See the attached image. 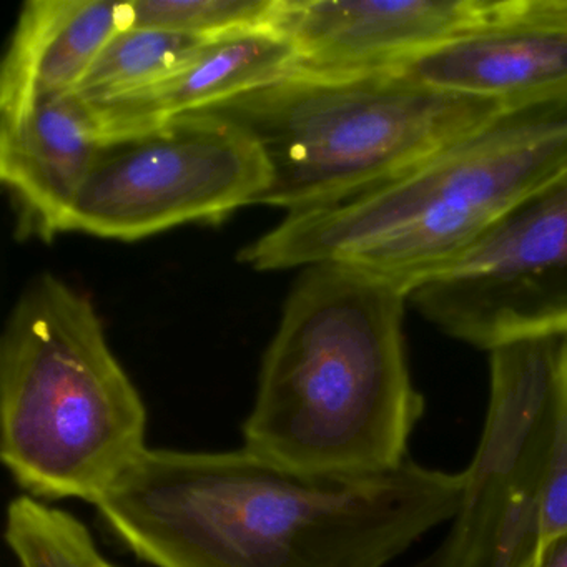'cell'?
<instances>
[{"label": "cell", "mask_w": 567, "mask_h": 567, "mask_svg": "<svg viewBox=\"0 0 567 567\" xmlns=\"http://www.w3.org/2000/svg\"><path fill=\"white\" fill-rule=\"evenodd\" d=\"M464 473L295 470L254 451L147 450L94 506L157 567H384L460 506Z\"/></svg>", "instance_id": "6da1fadb"}, {"label": "cell", "mask_w": 567, "mask_h": 567, "mask_svg": "<svg viewBox=\"0 0 567 567\" xmlns=\"http://www.w3.org/2000/svg\"><path fill=\"white\" fill-rule=\"evenodd\" d=\"M406 301L351 265L303 268L261 364L245 447L310 473L406 463L424 410L408 368Z\"/></svg>", "instance_id": "7a4b0ae2"}, {"label": "cell", "mask_w": 567, "mask_h": 567, "mask_svg": "<svg viewBox=\"0 0 567 567\" xmlns=\"http://www.w3.org/2000/svg\"><path fill=\"white\" fill-rule=\"evenodd\" d=\"M567 171V94L504 109L413 171L337 204L290 212L244 248L281 271L344 264L410 297L511 208Z\"/></svg>", "instance_id": "3957f363"}, {"label": "cell", "mask_w": 567, "mask_h": 567, "mask_svg": "<svg viewBox=\"0 0 567 567\" xmlns=\"http://www.w3.org/2000/svg\"><path fill=\"white\" fill-rule=\"evenodd\" d=\"M147 410L87 295L41 275L0 341V457L32 496L94 504L145 451Z\"/></svg>", "instance_id": "277c9868"}, {"label": "cell", "mask_w": 567, "mask_h": 567, "mask_svg": "<svg viewBox=\"0 0 567 567\" xmlns=\"http://www.w3.org/2000/svg\"><path fill=\"white\" fill-rule=\"evenodd\" d=\"M503 111L494 102L437 91L403 71L297 69L204 112L251 135L271 171L258 205L290 214L388 184Z\"/></svg>", "instance_id": "5b68a950"}, {"label": "cell", "mask_w": 567, "mask_h": 567, "mask_svg": "<svg viewBox=\"0 0 567 567\" xmlns=\"http://www.w3.org/2000/svg\"><path fill=\"white\" fill-rule=\"evenodd\" d=\"M491 353L480 447L464 470L453 527L430 567H533L543 549V497L567 333Z\"/></svg>", "instance_id": "8992f818"}, {"label": "cell", "mask_w": 567, "mask_h": 567, "mask_svg": "<svg viewBox=\"0 0 567 567\" xmlns=\"http://www.w3.org/2000/svg\"><path fill=\"white\" fill-rule=\"evenodd\" d=\"M271 171L250 134L198 112L102 144L65 234L137 241L187 224H218L258 205Z\"/></svg>", "instance_id": "52a82bcc"}, {"label": "cell", "mask_w": 567, "mask_h": 567, "mask_svg": "<svg viewBox=\"0 0 567 567\" xmlns=\"http://www.w3.org/2000/svg\"><path fill=\"white\" fill-rule=\"evenodd\" d=\"M408 301L447 337L481 350L567 333V171Z\"/></svg>", "instance_id": "ba28073f"}, {"label": "cell", "mask_w": 567, "mask_h": 567, "mask_svg": "<svg viewBox=\"0 0 567 567\" xmlns=\"http://www.w3.org/2000/svg\"><path fill=\"white\" fill-rule=\"evenodd\" d=\"M507 0H285L277 29L300 68L323 74L403 71L493 24Z\"/></svg>", "instance_id": "9c48e42d"}, {"label": "cell", "mask_w": 567, "mask_h": 567, "mask_svg": "<svg viewBox=\"0 0 567 567\" xmlns=\"http://www.w3.org/2000/svg\"><path fill=\"white\" fill-rule=\"evenodd\" d=\"M403 72L437 91L504 109L567 94V0H507L496 22Z\"/></svg>", "instance_id": "30bf717a"}, {"label": "cell", "mask_w": 567, "mask_h": 567, "mask_svg": "<svg viewBox=\"0 0 567 567\" xmlns=\"http://www.w3.org/2000/svg\"><path fill=\"white\" fill-rule=\"evenodd\" d=\"M104 142L97 112L75 92L45 99L0 124V181L22 237L51 241L65 234Z\"/></svg>", "instance_id": "8fae6325"}, {"label": "cell", "mask_w": 567, "mask_h": 567, "mask_svg": "<svg viewBox=\"0 0 567 567\" xmlns=\"http://www.w3.org/2000/svg\"><path fill=\"white\" fill-rule=\"evenodd\" d=\"M298 68L297 49L277 29L238 32L205 42L148 87L92 107L105 141L131 137L257 91Z\"/></svg>", "instance_id": "7c38bea8"}, {"label": "cell", "mask_w": 567, "mask_h": 567, "mask_svg": "<svg viewBox=\"0 0 567 567\" xmlns=\"http://www.w3.org/2000/svg\"><path fill=\"white\" fill-rule=\"evenodd\" d=\"M132 25L131 2H25L0 69V124L75 92L109 42Z\"/></svg>", "instance_id": "4fadbf2b"}, {"label": "cell", "mask_w": 567, "mask_h": 567, "mask_svg": "<svg viewBox=\"0 0 567 567\" xmlns=\"http://www.w3.org/2000/svg\"><path fill=\"white\" fill-rule=\"evenodd\" d=\"M205 42L194 35L132 25L109 42L75 94L91 105L118 101L177 69Z\"/></svg>", "instance_id": "5bb4252c"}, {"label": "cell", "mask_w": 567, "mask_h": 567, "mask_svg": "<svg viewBox=\"0 0 567 567\" xmlns=\"http://www.w3.org/2000/svg\"><path fill=\"white\" fill-rule=\"evenodd\" d=\"M285 0H134V25L194 35L225 38L277 29ZM278 31V29H277Z\"/></svg>", "instance_id": "9a60e30c"}, {"label": "cell", "mask_w": 567, "mask_h": 567, "mask_svg": "<svg viewBox=\"0 0 567 567\" xmlns=\"http://www.w3.org/2000/svg\"><path fill=\"white\" fill-rule=\"evenodd\" d=\"M543 546L567 534V371L554 408L543 497Z\"/></svg>", "instance_id": "2e32d148"}, {"label": "cell", "mask_w": 567, "mask_h": 567, "mask_svg": "<svg viewBox=\"0 0 567 567\" xmlns=\"http://www.w3.org/2000/svg\"><path fill=\"white\" fill-rule=\"evenodd\" d=\"M533 567H567V534L544 544Z\"/></svg>", "instance_id": "e0dca14e"}, {"label": "cell", "mask_w": 567, "mask_h": 567, "mask_svg": "<svg viewBox=\"0 0 567 567\" xmlns=\"http://www.w3.org/2000/svg\"><path fill=\"white\" fill-rule=\"evenodd\" d=\"M92 567H115L114 564L109 563L101 553H95L94 560H92Z\"/></svg>", "instance_id": "ac0fdd59"}]
</instances>
